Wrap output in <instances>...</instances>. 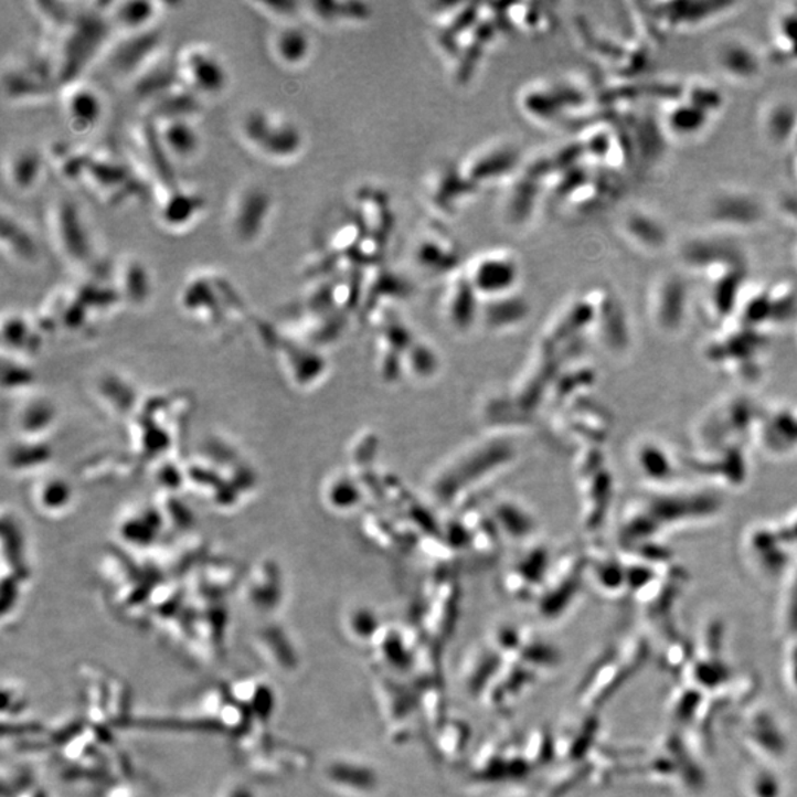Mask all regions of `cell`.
Wrapping results in <instances>:
<instances>
[{
	"label": "cell",
	"mask_w": 797,
	"mask_h": 797,
	"mask_svg": "<svg viewBox=\"0 0 797 797\" xmlns=\"http://www.w3.org/2000/svg\"><path fill=\"white\" fill-rule=\"evenodd\" d=\"M161 8H163L161 3L147 2V0H120V2L107 3L104 12L114 32H120L126 36V34L155 30L161 15Z\"/></svg>",
	"instance_id": "cell-19"
},
{
	"label": "cell",
	"mask_w": 797,
	"mask_h": 797,
	"mask_svg": "<svg viewBox=\"0 0 797 797\" xmlns=\"http://www.w3.org/2000/svg\"><path fill=\"white\" fill-rule=\"evenodd\" d=\"M349 630L354 638L366 641V639L376 638V624L374 616L368 612H357L349 620Z\"/></svg>",
	"instance_id": "cell-27"
},
{
	"label": "cell",
	"mask_w": 797,
	"mask_h": 797,
	"mask_svg": "<svg viewBox=\"0 0 797 797\" xmlns=\"http://www.w3.org/2000/svg\"><path fill=\"white\" fill-rule=\"evenodd\" d=\"M172 63L179 85L199 99L216 98L230 87L231 74L226 61L216 47L208 43H188Z\"/></svg>",
	"instance_id": "cell-5"
},
{
	"label": "cell",
	"mask_w": 797,
	"mask_h": 797,
	"mask_svg": "<svg viewBox=\"0 0 797 797\" xmlns=\"http://www.w3.org/2000/svg\"><path fill=\"white\" fill-rule=\"evenodd\" d=\"M208 201L194 188L181 181L157 185L156 216L166 231L182 234L201 221Z\"/></svg>",
	"instance_id": "cell-8"
},
{
	"label": "cell",
	"mask_w": 797,
	"mask_h": 797,
	"mask_svg": "<svg viewBox=\"0 0 797 797\" xmlns=\"http://www.w3.org/2000/svg\"><path fill=\"white\" fill-rule=\"evenodd\" d=\"M59 96L61 113L74 134H91L104 120L107 105L94 83L74 78L60 86Z\"/></svg>",
	"instance_id": "cell-11"
},
{
	"label": "cell",
	"mask_w": 797,
	"mask_h": 797,
	"mask_svg": "<svg viewBox=\"0 0 797 797\" xmlns=\"http://www.w3.org/2000/svg\"><path fill=\"white\" fill-rule=\"evenodd\" d=\"M553 753H555V738H551L544 731H538L530 735L529 742L525 743L523 756L528 765H538L549 762Z\"/></svg>",
	"instance_id": "cell-26"
},
{
	"label": "cell",
	"mask_w": 797,
	"mask_h": 797,
	"mask_svg": "<svg viewBox=\"0 0 797 797\" xmlns=\"http://www.w3.org/2000/svg\"><path fill=\"white\" fill-rule=\"evenodd\" d=\"M51 160L61 177L85 188L104 204H127L146 191L134 166L103 148L56 147Z\"/></svg>",
	"instance_id": "cell-1"
},
{
	"label": "cell",
	"mask_w": 797,
	"mask_h": 797,
	"mask_svg": "<svg viewBox=\"0 0 797 797\" xmlns=\"http://www.w3.org/2000/svg\"><path fill=\"white\" fill-rule=\"evenodd\" d=\"M238 293L225 275L203 269L191 275L181 290V305L190 315L201 319L217 318L227 308L238 305Z\"/></svg>",
	"instance_id": "cell-6"
},
{
	"label": "cell",
	"mask_w": 797,
	"mask_h": 797,
	"mask_svg": "<svg viewBox=\"0 0 797 797\" xmlns=\"http://www.w3.org/2000/svg\"><path fill=\"white\" fill-rule=\"evenodd\" d=\"M51 243L73 268L94 273L100 266V249L85 210L72 196L60 195L46 210ZM95 274V273H94Z\"/></svg>",
	"instance_id": "cell-3"
},
{
	"label": "cell",
	"mask_w": 797,
	"mask_h": 797,
	"mask_svg": "<svg viewBox=\"0 0 797 797\" xmlns=\"http://www.w3.org/2000/svg\"><path fill=\"white\" fill-rule=\"evenodd\" d=\"M502 656L497 650H480L471 657L466 667V684L468 690L479 691L492 684L502 667Z\"/></svg>",
	"instance_id": "cell-24"
},
{
	"label": "cell",
	"mask_w": 797,
	"mask_h": 797,
	"mask_svg": "<svg viewBox=\"0 0 797 797\" xmlns=\"http://www.w3.org/2000/svg\"><path fill=\"white\" fill-rule=\"evenodd\" d=\"M114 287L121 300L144 304L152 291L150 269L142 261L135 257L123 258L113 269Z\"/></svg>",
	"instance_id": "cell-21"
},
{
	"label": "cell",
	"mask_w": 797,
	"mask_h": 797,
	"mask_svg": "<svg viewBox=\"0 0 797 797\" xmlns=\"http://www.w3.org/2000/svg\"><path fill=\"white\" fill-rule=\"evenodd\" d=\"M304 14L322 25H343L365 23L371 10L366 3L353 2H310L304 3Z\"/></svg>",
	"instance_id": "cell-23"
},
{
	"label": "cell",
	"mask_w": 797,
	"mask_h": 797,
	"mask_svg": "<svg viewBox=\"0 0 797 797\" xmlns=\"http://www.w3.org/2000/svg\"><path fill=\"white\" fill-rule=\"evenodd\" d=\"M506 17L510 28L520 29L524 33L544 32L550 23L549 12L540 3H520V6L506 7Z\"/></svg>",
	"instance_id": "cell-25"
},
{
	"label": "cell",
	"mask_w": 797,
	"mask_h": 797,
	"mask_svg": "<svg viewBox=\"0 0 797 797\" xmlns=\"http://www.w3.org/2000/svg\"><path fill=\"white\" fill-rule=\"evenodd\" d=\"M47 157L34 147H19L3 159V177L12 191L28 194L36 190L45 174Z\"/></svg>",
	"instance_id": "cell-17"
},
{
	"label": "cell",
	"mask_w": 797,
	"mask_h": 797,
	"mask_svg": "<svg viewBox=\"0 0 797 797\" xmlns=\"http://www.w3.org/2000/svg\"><path fill=\"white\" fill-rule=\"evenodd\" d=\"M269 52L275 63L287 70L304 67L314 52L310 34L300 24H278L269 36Z\"/></svg>",
	"instance_id": "cell-18"
},
{
	"label": "cell",
	"mask_w": 797,
	"mask_h": 797,
	"mask_svg": "<svg viewBox=\"0 0 797 797\" xmlns=\"http://www.w3.org/2000/svg\"><path fill=\"white\" fill-rule=\"evenodd\" d=\"M352 213L361 222L368 236L389 243L394 227L392 201L387 192L375 187L359 188Z\"/></svg>",
	"instance_id": "cell-16"
},
{
	"label": "cell",
	"mask_w": 797,
	"mask_h": 797,
	"mask_svg": "<svg viewBox=\"0 0 797 797\" xmlns=\"http://www.w3.org/2000/svg\"><path fill=\"white\" fill-rule=\"evenodd\" d=\"M520 166L521 151L517 144L495 141L477 148L463 163H459V169L472 185L481 190L492 183L506 182Z\"/></svg>",
	"instance_id": "cell-9"
},
{
	"label": "cell",
	"mask_w": 797,
	"mask_h": 797,
	"mask_svg": "<svg viewBox=\"0 0 797 797\" xmlns=\"http://www.w3.org/2000/svg\"><path fill=\"white\" fill-rule=\"evenodd\" d=\"M577 89L566 82H535L519 96L520 108L530 120L553 123L573 104Z\"/></svg>",
	"instance_id": "cell-13"
},
{
	"label": "cell",
	"mask_w": 797,
	"mask_h": 797,
	"mask_svg": "<svg viewBox=\"0 0 797 797\" xmlns=\"http://www.w3.org/2000/svg\"><path fill=\"white\" fill-rule=\"evenodd\" d=\"M151 126L161 151L173 166L190 163L200 155L203 137L194 117L156 118Z\"/></svg>",
	"instance_id": "cell-12"
},
{
	"label": "cell",
	"mask_w": 797,
	"mask_h": 797,
	"mask_svg": "<svg viewBox=\"0 0 797 797\" xmlns=\"http://www.w3.org/2000/svg\"><path fill=\"white\" fill-rule=\"evenodd\" d=\"M411 257L419 273L454 275L459 270V249L448 235L439 230H427L415 238Z\"/></svg>",
	"instance_id": "cell-15"
},
{
	"label": "cell",
	"mask_w": 797,
	"mask_h": 797,
	"mask_svg": "<svg viewBox=\"0 0 797 797\" xmlns=\"http://www.w3.org/2000/svg\"><path fill=\"white\" fill-rule=\"evenodd\" d=\"M238 137L253 155L275 164L293 163L306 147L299 123L268 107L247 109L238 121Z\"/></svg>",
	"instance_id": "cell-2"
},
{
	"label": "cell",
	"mask_w": 797,
	"mask_h": 797,
	"mask_svg": "<svg viewBox=\"0 0 797 797\" xmlns=\"http://www.w3.org/2000/svg\"><path fill=\"white\" fill-rule=\"evenodd\" d=\"M479 188L464 177L459 164H442L432 170L424 182L428 209L440 217H455L464 205L475 200Z\"/></svg>",
	"instance_id": "cell-10"
},
{
	"label": "cell",
	"mask_w": 797,
	"mask_h": 797,
	"mask_svg": "<svg viewBox=\"0 0 797 797\" xmlns=\"http://www.w3.org/2000/svg\"><path fill=\"white\" fill-rule=\"evenodd\" d=\"M0 238H2L3 253L10 254L12 261L20 263L38 262L39 245L32 231L19 217L6 212V210L2 212Z\"/></svg>",
	"instance_id": "cell-22"
},
{
	"label": "cell",
	"mask_w": 797,
	"mask_h": 797,
	"mask_svg": "<svg viewBox=\"0 0 797 797\" xmlns=\"http://www.w3.org/2000/svg\"><path fill=\"white\" fill-rule=\"evenodd\" d=\"M273 188L249 181L236 188L227 204L226 226L231 238L241 247H252L265 236L275 213Z\"/></svg>",
	"instance_id": "cell-4"
},
{
	"label": "cell",
	"mask_w": 797,
	"mask_h": 797,
	"mask_svg": "<svg viewBox=\"0 0 797 797\" xmlns=\"http://www.w3.org/2000/svg\"><path fill=\"white\" fill-rule=\"evenodd\" d=\"M323 774L332 786L353 796H370L380 787V777L376 771L359 761H330Z\"/></svg>",
	"instance_id": "cell-20"
},
{
	"label": "cell",
	"mask_w": 797,
	"mask_h": 797,
	"mask_svg": "<svg viewBox=\"0 0 797 797\" xmlns=\"http://www.w3.org/2000/svg\"><path fill=\"white\" fill-rule=\"evenodd\" d=\"M520 261L508 248H492L477 254L468 263L466 274L477 295L499 297L510 295L520 278Z\"/></svg>",
	"instance_id": "cell-7"
},
{
	"label": "cell",
	"mask_w": 797,
	"mask_h": 797,
	"mask_svg": "<svg viewBox=\"0 0 797 797\" xmlns=\"http://www.w3.org/2000/svg\"><path fill=\"white\" fill-rule=\"evenodd\" d=\"M54 83H60V78L50 59L24 61L3 72V89L14 103L42 98L50 94Z\"/></svg>",
	"instance_id": "cell-14"
}]
</instances>
